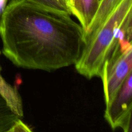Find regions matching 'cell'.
<instances>
[{
	"label": "cell",
	"instance_id": "6da1fadb",
	"mask_svg": "<svg viewBox=\"0 0 132 132\" xmlns=\"http://www.w3.org/2000/svg\"><path fill=\"white\" fill-rule=\"evenodd\" d=\"M1 52L17 67L52 72L75 65L85 30L71 14L26 0H10L0 18Z\"/></svg>",
	"mask_w": 132,
	"mask_h": 132
},
{
	"label": "cell",
	"instance_id": "7a4b0ae2",
	"mask_svg": "<svg viewBox=\"0 0 132 132\" xmlns=\"http://www.w3.org/2000/svg\"><path fill=\"white\" fill-rule=\"evenodd\" d=\"M132 0H122L105 21L85 39L75 67L88 79L101 77L103 67L121 39L132 38Z\"/></svg>",
	"mask_w": 132,
	"mask_h": 132
},
{
	"label": "cell",
	"instance_id": "3957f363",
	"mask_svg": "<svg viewBox=\"0 0 132 132\" xmlns=\"http://www.w3.org/2000/svg\"><path fill=\"white\" fill-rule=\"evenodd\" d=\"M132 38L121 39L103 67L101 78L105 104L112 99L132 73Z\"/></svg>",
	"mask_w": 132,
	"mask_h": 132
},
{
	"label": "cell",
	"instance_id": "277c9868",
	"mask_svg": "<svg viewBox=\"0 0 132 132\" xmlns=\"http://www.w3.org/2000/svg\"><path fill=\"white\" fill-rule=\"evenodd\" d=\"M132 73L125 79L113 99L106 104L104 117L113 130L131 131Z\"/></svg>",
	"mask_w": 132,
	"mask_h": 132
},
{
	"label": "cell",
	"instance_id": "5b68a950",
	"mask_svg": "<svg viewBox=\"0 0 132 132\" xmlns=\"http://www.w3.org/2000/svg\"><path fill=\"white\" fill-rule=\"evenodd\" d=\"M99 5V0H70L71 15L77 18L85 30H87Z\"/></svg>",
	"mask_w": 132,
	"mask_h": 132
},
{
	"label": "cell",
	"instance_id": "8992f818",
	"mask_svg": "<svg viewBox=\"0 0 132 132\" xmlns=\"http://www.w3.org/2000/svg\"><path fill=\"white\" fill-rule=\"evenodd\" d=\"M1 51H0L1 55ZM0 95L5 99L11 109L19 117L23 116V106L21 97L15 87L6 82L1 75V67L0 65Z\"/></svg>",
	"mask_w": 132,
	"mask_h": 132
},
{
	"label": "cell",
	"instance_id": "52a82bcc",
	"mask_svg": "<svg viewBox=\"0 0 132 132\" xmlns=\"http://www.w3.org/2000/svg\"><path fill=\"white\" fill-rule=\"evenodd\" d=\"M122 0H99L97 9L85 32V39L111 14Z\"/></svg>",
	"mask_w": 132,
	"mask_h": 132
},
{
	"label": "cell",
	"instance_id": "ba28073f",
	"mask_svg": "<svg viewBox=\"0 0 132 132\" xmlns=\"http://www.w3.org/2000/svg\"><path fill=\"white\" fill-rule=\"evenodd\" d=\"M20 118L0 95V132H9L15 121Z\"/></svg>",
	"mask_w": 132,
	"mask_h": 132
},
{
	"label": "cell",
	"instance_id": "9c48e42d",
	"mask_svg": "<svg viewBox=\"0 0 132 132\" xmlns=\"http://www.w3.org/2000/svg\"><path fill=\"white\" fill-rule=\"evenodd\" d=\"M26 1L71 14L70 8L65 0H26Z\"/></svg>",
	"mask_w": 132,
	"mask_h": 132
},
{
	"label": "cell",
	"instance_id": "30bf717a",
	"mask_svg": "<svg viewBox=\"0 0 132 132\" xmlns=\"http://www.w3.org/2000/svg\"><path fill=\"white\" fill-rule=\"evenodd\" d=\"M20 131L30 132L32 131V130L30 128L29 126H28L25 123H24V122L20 119V118H18V119L15 121V122H14V125H12L11 128L9 130V132H20Z\"/></svg>",
	"mask_w": 132,
	"mask_h": 132
},
{
	"label": "cell",
	"instance_id": "8fae6325",
	"mask_svg": "<svg viewBox=\"0 0 132 132\" xmlns=\"http://www.w3.org/2000/svg\"><path fill=\"white\" fill-rule=\"evenodd\" d=\"M9 1L10 0H0V18H1V14H2L5 6H6Z\"/></svg>",
	"mask_w": 132,
	"mask_h": 132
},
{
	"label": "cell",
	"instance_id": "7c38bea8",
	"mask_svg": "<svg viewBox=\"0 0 132 132\" xmlns=\"http://www.w3.org/2000/svg\"><path fill=\"white\" fill-rule=\"evenodd\" d=\"M65 1H67V4H68V6H69V5H70V0H65ZM69 8H70V6H69Z\"/></svg>",
	"mask_w": 132,
	"mask_h": 132
},
{
	"label": "cell",
	"instance_id": "4fadbf2b",
	"mask_svg": "<svg viewBox=\"0 0 132 132\" xmlns=\"http://www.w3.org/2000/svg\"></svg>",
	"mask_w": 132,
	"mask_h": 132
}]
</instances>
